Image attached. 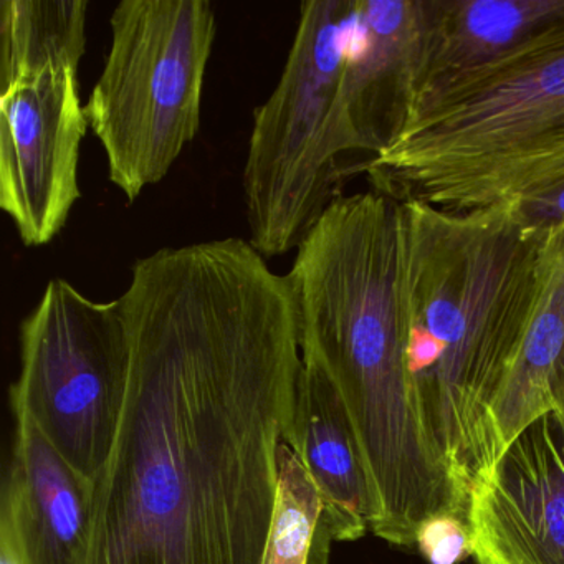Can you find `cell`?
<instances>
[{
  "instance_id": "1",
  "label": "cell",
  "mask_w": 564,
  "mask_h": 564,
  "mask_svg": "<svg viewBox=\"0 0 564 564\" xmlns=\"http://www.w3.org/2000/svg\"><path fill=\"white\" fill-rule=\"evenodd\" d=\"M118 302L130 371L85 564H262L302 369L289 276L229 237L137 260Z\"/></svg>"
},
{
  "instance_id": "2",
  "label": "cell",
  "mask_w": 564,
  "mask_h": 564,
  "mask_svg": "<svg viewBox=\"0 0 564 564\" xmlns=\"http://www.w3.org/2000/svg\"><path fill=\"white\" fill-rule=\"evenodd\" d=\"M286 276L302 359L328 375L355 425L375 500L372 533L411 546L434 514L467 520L468 497L432 448L409 382L402 203L376 189L336 197Z\"/></svg>"
},
{
  "instance_id": "3",
  "label": "cell",
  "mask_w": 564,
  "mask_h": 564,
  "mask_svg": "<svg viewBox=\"0 0 564 564\" xmlns=\"http://www.w3.org/2000/svg\"><path fill=\"white\" fill-rule=\"evenodd\" d=\"M404 209L405 365L422 429L470 497L494 467L490 414L540 292L544 237L510 203Z\"/></svg>"
},
{
  "instance_id": "4",
  "label": "cell",
  "mask_w": 564,
  "mask_h": 564,
  "mask_svg": "<svg viewBox=\"0 0 564 564\" xmlns=\"http://www.w3.org/2000/svg\"><path fill=\"white\" fill-rule=\"evenodd\" d=\"M365 171L399 203L457 213L564 174V22L419 107Z\"/></svg>"
},
{
  "instance_id": "5",
  "label": "cell",
  "mask_w": 564,
  "mask_h": 564,
  "mask_svg": "<svg viewBox=\"0 0 564 564\" xmlns=\"http://www.w3.org/2000/svg\"><path fill=\"white\" fill-rule=\"evenodd\" d=\"M356 0H308L279 84L253 113L242 187L253 249L265 259L299 249L336 199L338 160L359 151L341 82Z\"/></svg>"
},
{
  "instance_id": "6",
  "label": "cell",
  "mask_w": 564,
  "mask_h": 564,
  "mask_svg": "<svg viewBox=\"0 0 564 564\" xmlns=\"http://www.w3.org/2000/svg\"><path fill=\"white\" fill-rule=\"evenodd\" d=\"M111 45L85 105L111 183L134 203L196 140L216 41L209 0H123Z\"/></svg>"
},
{
  "instance_id": "7",
  "label": "cell",
  "mask_w": 564,
  "mask_h": 564,
  "mask_svg": "<svg viewBox=\"0 0 564 564\" xmlns=\"http://www.w3.org/2000/svg\"><path fill=\"white\" fill-rule=\"evenodd\" d=\"M19 343L15 417L29 419L94 485L113 448L130 371L120 302H94L67 280L52 279L22 319Z\"/></svg>"
},
{
  "instance_id": "8",
  "label": "cell",
  "mask_w": 564,
  "mask_h": 564,
  "mask_svg": "<svg viewBox=\"0 0 564 564\" xmlns=\"http://www.w3.org/2000/svg\"><path fill=\"white\" fill-rule=\"evenodd\" d=\"M88 121L75 72H47L0 91V207L22 243H51L67 226Z\"/></svg>"
},
{
  "instance_id": "9",
  "label": "cell",
  "mask_w": 564,
  "mask_h": 564,
  "mask_svg": "<svg viewBox=\"0 0 564 564\" xmlns=\"http://www.w3.org/2000/svg\"><path fill=\"white\" fill-rule=\"evenodd\" d=\"M477 564H564V412L523 429L468 497Z\"/></svg>"
},
{
  "instance_id": "10",
  "label": "cell",
  "mask_w": 564,
  "mask_h": 564,
  "mask_svg": "<svg viewBox=\"0 0 564 564\" xmlns=\"http://www.w3.org/2000/svg\"><path fill=\"white\" fill-rule=\"evenodd\" d=\"M15 444L2 487L0 540L24 564H85L94 485L82 478L29 419L15 417Z\"/></svg>"
},
{
  "instance_id": "11",
  "label": "cell",
  "mask_w": 564,
  "mask_h": 564,
  "mask_svg": "<svg viewBox=\"0 0 564 564\" xmlns=\"http://www.w3.org/2000/svg\"><path fill=\"white\" fill-rule=\"evenodd\" d=\"M419 31V0H356L341 98L359 151L376 156L411 120Z\"/></svg>"
},
{
  "instance_id": "12",
  "label": "cell",
  "mask_w": 564,
  "mask_h": 564,
  "mask_svg": "<svg viewBox=\"0 0 564 564\" xmlns=\"http://www.w3.org/2000/svg\"><path fill=\"white\" fill-rule=\"evenodd\" d=\"M419 18L414 111L564 22V0H419Z\"/></svg>"
},
{
  "instance_id": "13",
  "label": "cell",
  "mask_w": 564,
  "mask_h": 564,
  "mask_svg": "<svg viewBox=\"0 0 564 564\" xmlns=\"http://www.w3.org/2000/svg\"><path fill=\"white\" fill-rule=\"evenodd\" d=\"M286 444L318 488L323 501L319 527L333 543L365 536L375 520V500L355 425L332 379L305 359Z\"/></svg>"
},
{
  "instance_id": "14",
  "label": "cell",
  "mask_w": 564,
  "mask_h": 564,
  "mask_svg": "<svg viewBox=\"0 0 564 564\" xmlns=\"http://www.w3.org/2000/svg\"><path fill=\"white\" fill-rule=\"evenodd\" d=\"M550 412H564V226L544 237L533 315L491 408L495 457Z\"/></svg>"
},
{
  "instance_id": "15",
  "label": "cell",
  "mask_w": 564,
  "mask_h": 564,
  "mask_svg": "<svg viewBox=\"0 0 564 564\" xmlns=\"http://www.w3.org/2000/svg\"><path fill=\"white\" fill-rule=\"evenodd\" d=\"M88 9V0H2L0 91L47 72L78 74Z\"/></svg>"
},
{
  "instance_id": "16",
  "label": "cell",
  "mask_w": 564,
  "mask_h": 564,
  "mask_svg": "<svg viewBox=\"0 0 564 564\" xmlns=\"http://www.w3.org/2000/svg\"><path fill=\"white\" fill-rule=\"evenodd\" d=\"M323 501L308 470L286 442L279 452V491L262 564H310Z\"/></svg>"
},
{
  "instance_id": "17",
  "label": "cell",
  "mask_w": 564,
  "mask_h": 564,
  "mask_svg": "<svg viewBox=\"0 0 564 564\" xmlns=\"http://www.w3.org/2000/svg\"><path fill=\"white\" fill-rule=\"evenodd\" d=\"M415 544L431 564H457L471 554L467 521L458 514L441 513L419 527Z\"/></svg>"
},
{
  "instance_id": "18",
  "label": "cell",
  "mask_w": 564,
  "mask_h": 564,
  "mask_svg": "<svg viewBox=\"0 0 564 564\" xmlns=\"http://www.w3.org/2000/svg\"><path fill=\"white\" fill-rule=\"evenodd\" d=\"M510 204L524 230L546 237L564 226V174L528 191Z\"/></svg>"
},
{
  "instance_id": "19",
  "label": "cell",
  "mask_w": 564,
  "mask_h": 564,
  "mask_svg": "<svg viewBox=\"0 0 564 564\" xmlns=\"http://www.w3.org/2000/svg\"><path fill=\"white\" fill-rule=\"evenodd\" d=\"M0 564H24L15 547L6 540H0Z\"/></svg>"
}]
</instances>
